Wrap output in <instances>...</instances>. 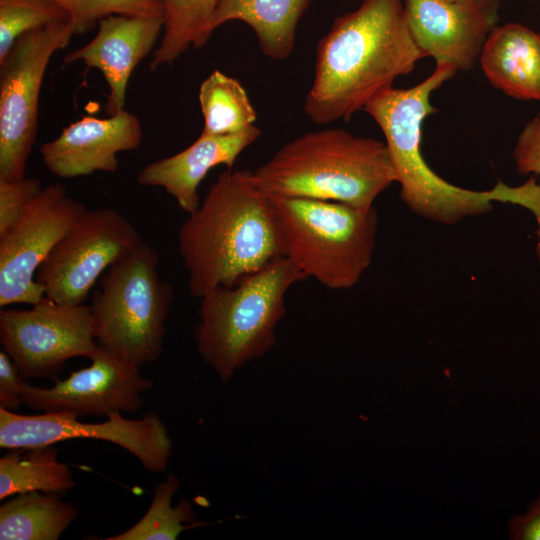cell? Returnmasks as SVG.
<instances>
[{
    "mask_svg": "<svg viewBox=\"0 0 540 540\" xmlns=\"http://www.w3.org/2000/svg\"><path fill=\"white\" fill-rule=\"evenodd\" d=\"M423 58L404 0H363L335 18L318 42L304 111L318 125L348 121Z\"/></svg>",
    "mask_w": 540,
    "mask_h": 540,
    "instance_id": "1",
    "label": "cell"
},
{
    "mask_svg": "<svg viewBox=\"0 0 540 540\" xmlns=\"http://www.w3.org/2000/svg\"><path fill=\"white\" fill-rule=\"evenodd\" d=\"M457 73L454 66L436 64L435 70L417 85L391 87L363 108L381 129L400 186V199L417 216L443 225L487 214L494 203H513L530 210L540 226V184L531 176L520 186L499 181L489 190L458 187L441 178L421 152L424 120L437 112L431 94Z\"/></svg>",
    "mask_w": 540,
    "mask_h": 540,
    "instance_id": "2",
    "label": "cell"
},
{
    "mask_svg": "<svg viewBox=\"0 0 540 540\" xmlns=\"http://www.w3.org/2000/svg\"><path fill=\"white\" fill-rule=\"evenodd\" d=\"M178 251L192 296L232 286L284 256L271 198L252 171L227 169L178 230Z\"/></svg>",
    "mask_w": 540,
    "mask_h": 540,
    "instance_id": "3",
    "label": "cell"
},
{
    "mask_svg": "<svg viewBox=\"0 0 540 540\" xmlns=\"http://www.w3.org/2000/svg\"><path fill=\"white\" fill-rule=\"evenodd\" d=\"M270 197H300L374 207L377 197L396 183L385 142L353 135L342 128L306 132L285 143L252 171Z\"/></svg>",
    "mask_w": 540,
    "mask_h": 540,
    "instance_id": "4",
    "label": "cell"
},
{
    "mask_svg": "<svg viewBox=\"0 0 540 540\" xmlns=\"http://www.w3.org/2000/svg\"><path fill=\"white\" fill-rule=\"evenodd\" d=\"M285 256L232 286L201 297L194 339L199 355L224 382L244 365L267 354L286 315V295L305 280Z\"/></svg>",
    "mask_w": 540,
    "mask_h": 540,
    "instance_id": "5",
    "label": "cell"
},
{
    "mask_svg": "<svg viewBox=\"0 0 540 540\" xmlns=\"http://www.w3.org/2000/svg\"><path fill=\"white\" fill-rule=\"evenodd\" d=\"M270 198L284 256L306 278L330 290H347L360 281L376 246L375 207L300 197Z\"/></svg>",
    "mask_w": 540,
    "mask_h": 540,
    "instance_id": "6",
    "label": "cell"
},
{
    "mask_svg": "<svg viewBox=\"0 0 540 540\" xmlns=\"http://www.w3.org/2000/svg\"><path fill=\"white\" fill-rule=\"evenodd\" d=\"M172 301L173 288L160 275L156 250L142 242L108 269L93 296L99 346L139 368L157 361Z\"/></svg>",
    "mask_w": 540,
    "mask_h": 540,
    "instance_id": "7",
    "label": "cell"
},
{
    "mask_svg": "<svg viewBox=\"0 0 540 540\" xmlns=\"http://www.w3.org/2000/svg\"><path fill=\"white\" fill-rule=\"evenodd\" d=\"M75 35L70 21L26 32L0 61V179L25 177L37 137L38 102L47 66Z\"/></svg>",
    "mask_w": 540,
    "mask_h": 540,
    "instance_id": "8",
    "label": "cell"
},
{
    "mask_svg": "<svg viewBox=\"0 0 540 540\" xmlns=\"http://www.w3.org/2000/svg\"><path fill=\"white\" fill-rule=\"evenodd\" d=\"M142 242L135 226L117 210H86L41 264L36 281L54 302L84 304L101 274Z\"/></svg>",
    "mask_w": 540,
    "mask_h": 540,
    "instance_id": "9",
    "label": "cell"
},
{
    "mask_svg": "<svg viewBox=\"0 0 540 540\" xmlns=\"http://www.w3.org/2000/svg\"><path fill=\"white\" fill-rule=\"evenodd\" d=\"M0 342L23 378L59 374L67 360L99 351L90 305L44 297L28 310L1 309Z\"/></svg>",
    "mask_w": 540,
    "mask_h": 540,
    "instance_id": "10",
    "label": "cell"
},
{
    "mask_svg": "<svg viewBox=\"0 0 540 540\" xmlns=\"http://www.w3.org/2000/svg\"><path fill=\"white\" fill-rule=\"evenodd\" d=\"M78 438L116 444L134 455L151 473L165 471L172 455L169 431L156 413L128 419L116 411L102 423H84L66 411L22 415L0 407L1 448H27Z\"/></svg>",
    "mask_w": 540,
    "mask_h": 540,
    "instance_id": "11",
    "label": "cell"
},
{
    "mask_svg": "<svg viewBox=\"0 0 540 540\" xmlns=\"http://www.w3.org/2000/svg\"><path fill=\"white\" fill-rule=\"evenodd\" d=\"M61 183L49 184L0 236V306L34 305L45 297L36 273L55 245L86 211Z\"/></svg>",
    "mask_w": 540,
    "mask_h": 540,
    "instance_id": "12",
    "label": "cell"
},
{
    "mask_svg": "<svg viewBox=\"0 0 540 540\" xmlns=\"http://www.w3.org/2000/svg\"><path fill=\"white\" fill-rule=\"evenodd\" d=\"M89 367L80 369L50 388L25 384L23 404L43 412H71L108 416L120 411L137 412L143 405L142 394L153 386L139 367L99 348Z\"/></svg>",
    "mask_w": 540,
    "mask_h": 540,
    "instance_id": "13",
    "label": "cell"
},
{
    "mask_svg": "<svg viewBox=\"0 0 540 540\" xmlns=\"http://www.w3.org/2000/svg\"><path fill=\"white\" fill-rule=\"evenodd\" d=\"M411 34L436 64L469 71L497 26L500 0H404Z\"/></svg>",
    "mask_w": 540,
    "mask_h": 540,
    "instance_id": "14",
    "label": "cell"
},
{
    "mask_svg": "<svg viewBox=\"0 0 540 540\" xmlns=\"http://www.w3.org/2000/svg\"><path fill=\"white\" fill-rule=\"evenodd\" d=\"M142 138L139 118L124 109L107 118L82 117L42 144L40 154L47 169L62 179L113 173L118 153L137 149Z\"/></svg>",
    "mask_w": 540,
    "mask_h": 540,
    "instance_id": "15",
    "label": "cell"
},
{
    "mask_svg": "<svg viewBox=\"0 0 540 540\" xmlns=\"http://www.w3.org/2000/svg\"><path fill=\"white\" fill-rule=\"evenodd\" d=\"M163 26V15L108 16L99 21L94 38L67 53L63 62H82L87 69L101 72L109 88L104 111L108 116L115 115L125 109L129 79L154 49Z\"/></svg>",
    "mask_w": 540,
    "mask_h": 540,
    "instance_id": "16",
    "label": "cell"
},
{
    "mask_svg": "<svg viewBox=\"0 0 540 540\" xmlns=\"http://www.w3.org/2000/svg\"><path fill=\"white\" fill-rule=\"evenodd\" d=\"M261 134L255 125L234 135L201 133L182 151L144 166L137 175V182L142 186L163 188L180 209L190 214L201 203L198 190L208 172L220 165L232 169L241 153Z\"/></svg>",
    "mask_w": 540,
    "mask_h": 540,
    "instance_id": "17",
    "label": "cell"
},
{
    "mask_svg": "<svg viewBox=\"0 0 540 540\" xmlns=\"http://www.w3.org/2000/svg\"><path fill=\"white\" fill-rule=\"evenodd\" d=\"M496 89L525 101H540V33L519 23L496 26L479 57Z\"/></svg>",
    "mask_w": 540,
    "mask_h": 540,
    "instance_id": "18",
    "label": "cell"
},
{
    "mask_svg": "<svg viewBox=\"0 0 540 540\" xmlns=\"http://www.w3.org/2000/svg\"><path fill=\"white\" fill-rule=\"evenodd\" d=\"M311 0H221L213 12L206 37L229 21L246 23L262 52L272 60H285L293 52L297 25Z\"/></svg>",
    "mask_w": 540,
    "mask_h": 540,
    "instance_id": "19",
    "label": "cell"
},
{
    "mask_svg": "<svg viewBox=\"0 0 540 540\" xmlns=\"http://www.w3.org/2000/svg\"><path fill=\"white\" fill-rule=\"evenodd\" d=\"M77 514V508L56 493L17 494L0 507V539L56 540Z\"/></svg>",
    "mask_w": 540,
    "mask_h": 540,
    "instance_id": "20",
    "label": "cell"
},
{
    "mask_svg": "<svg viewBox=\"0 0 540 540\" xmlns=\"http://www.w3.org/2000/svg\"><path fill=\"white\" fill-rule=\"evenodd\" d=\"M74 486L54 444L13 448L0 458V500L31 491L61 494Z\"/></svg>",
    "mask_w": 540,
    "mask_h": 540,
    "instance_id": "21",
    "label": "cell"
},
{
    "mask_svg": "<svg viewBox=\"0 0 540 540\" xmlns=\"http://www.w3.org/2000/svg\"><path fill=\"white\" fill-rule=\"evenodd\" d=\"M198 100L204 120L203 134H238L253 126L257 119L241 83L220 70H214L201 83Z\"/></svg>",
    "mask_w": 540,
    "mask_h": 540,
    "instance_id": "22",
    "label": "cell"
},
{
    "mask_svg": "<svg viewBox=\"0 0 540 540\" xmlns=\"http://www.w3.org/2000/svg\"><path fill=\"white\" fill-rule=\"evenodd\" d=\"M221 0H161L164 26L149 68L173 64L190 47L200 48L208 40L207 24Z\"/></svg>",
    "mask_w": 540,
    "mask_h": 540,
    "instance_id": "23",
    "label": "cell"
},
{
    "mask_svg": "<svg viewBox=\"0 0 540 540\" xmlns=\"http://www.w3.org/2000/svg\"><path fill=\"white\" fill-rule=\"evenodd\" d=\"M181 482L174 474H168L154 491L153 498L145 515L126 531L113 535L107 540H174L181 532L201 523L196 516L191 503L182 500L176 506L172 505L174 494L180 488Z\"/></svg>",
    "mask_w": 540,
    "mask_h": 540,
    "instance_id": "24",
    "label": "cell"
},
{
    "mask_svg": "<svg viewBox=\"0 0 540 540\" xmlns=\"http://www.w3.org/2000/svg\"><path fill=\"white\" fill-rule=\"evenodd\" d=\"M67 21V12L55 0H0V61L22 34Z\"/></svg>",
    "mask_w": 540,
    "mask_h": 540,
    "instance_id": "25",
    "label": "cell"
},
{
    "mask_svg": "<svg viewBox=\"0 0 540 540\" xmlns=\"http://www.w3.org/2000/svg\"><path fill=\"white\" fill-rule=\"evenodd\" d=\"M67 12L76 34L86 33L111 15H163L161 0H55Z\"/></svg>",
    "mask_w": 540,
    "mask_h": 540,
    "instance_id": "26",
    "label": "cell"
},
{
    "mask_svg": "<svg viewBox=\"0 0 540 540\" xmlns=\"http://www.w3.org/2000/svg\"><path fill=\"white\" fill-rule=\"evenodd\" d=\"M42 189L36 178L0 179V236L19 220L28 204Z\"/></svg>",
    "mask_w": 540,
    "mask_h": 540,
    "instance_id": "27",
    "label": "cell"
},
{
    "mask_svg": "<svg viewBox=\"0 0 540 540\" xmlns=\"http://www.w3.org/2000/svg\"><path fill=\"white\" fill-rule=\"evenodd\" d=\"M512 158L518 173L532 174L538 178L540 184V113L529 120L519 133ZM535 251L540 263V238L537 240Z\"/></svg>",
    "mask_w": 540,
    "mask_h": 540,
    "instance_id": "28",
    "label": "cell"
},
{
    "mask_svg": "<svg viewBox=\"0 0 540 540\" xmlns=\"http://www.w3.org/2000/svg\"><path fill=\"white\" fill-rule=\"evenodd\" d=\"M17 366L4 351H0V407L14 410L23 404V381Z\"/></svg>",
    "mask_w": 540,
    "mask_h": 540,
    "instance_id": "29",
    "label": "cell"
},
{
    "mask_svg": "<svg viewBox=\"0 0 540 540\" xmlns=\"http://www.w3.org/2000/svg\"><path fill=\"white\" fill-rule=\"evenodd\" d=\"M509 534L515 540H540V495L529 505L527 513L511 519Z\"/></svg>",
    "mask_w": 540,
    "mask_h": 540,
    "instance_id": "30",
    "label": "cell"
},
{
    "mask_svg": "<svg viewBox=\"0 0 540 540\" xmlns=\"http://www.w3.org/2000/svg\"><path fill=\"white\" fill-rule=\"evenodd\" d=\"M447 1H457V0H447Z\"/></svg>",
    "mask_w": 540,
    "mask_h": 540,
    "instance_id": "31",
    "label": "cell"
}]
</instances>
